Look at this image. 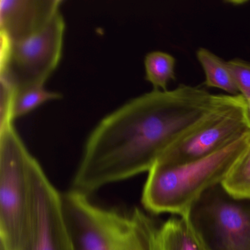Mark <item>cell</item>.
Here are the masks:
<instances>
[{"label":"cell","instance_id":"obj_1","mask_svg":"<svg viewBox=\"0 0 250 250\" xmlns=\"http://www.w3.org/2000/svg\"><path fill=\"white\" fill-rule=\"evenodd\" d=\"M241 95L213 94L181 84L153 90L106 115L86 140L73 181L88 194L112 183L149 172L164 153L244 102Z\"/></svg>","mask_w":250,"mask_h":250},{"label":"cell","instance_id":"obj_2","mask_svg":"<svg viewBox=\"0 0 250 250\" xmlns=\"http://www.w3.org/2000/svg\"><path fill=\"white\" fill-rule=\"evenodd\" d=\"M250 148V132L199 160L178 165L156 164L143 188V206L151 213L185 215L205 191L222 184Z\"/></svg>","mask_w":250,"mask_h":250},{"label":"cell","instance_id":"obj_3","mask_svg":"<svg viewBox=\"0 0 250 250\" xmlns=\"http://www.w3.org/2000/svg\"><path fill=\"white\" fill-rule=\"evenodd\" d=\"M74 250H159V229L150 216L104 208L71 189L62 194Z\"/></svg>","mask_w":250,"mask_h":250},{"label":"cell","instance_id":"obj_4","mask_svg":"<svg viewBox=\"0 0 250 250\" xmlns=\"http://www.w3.org/2000/svg\"><path fill=\"white\" fill-rule=\"evenodd\" d=\"M36 159L14 122L0 124L1 250H27L33 210V171Z\"/></svg>","mask_w":250,"mask_h":250},{"label":"cell","instance_id":"obj_5","mask_svg":"<svg viewBox=\"0 0 250 250\" xmlns=\"http://www.w3.org/2000/svg\"><path fill=\"white\" fill-rule=\"evenodd\" d=\"M65 21L61 13L43 30L14 43L1 41L0 80L17 92L43 87L61 61Z\"/></svg>","mask_w":250,"mask_h":250},{"label":"cell","instance_id":"obj_6","mask_svg":"<svg viewBox=\"0 0 250 250\" xmlns=\"http://www.w3.org/2000/svg\"><path fill=\"white\" fill-rule=\"evenodd\" d=\"M186 216L208 250H250V200L222 186L205 191Z\"/></svg>","mask_w":250,"mask_h":250},{"label":"cell","instance_id":"obj_7","mask_svg":"<svg viewBox=\"0 0 250 250\" xmlns=\"http://www.w3.org/2000/svg\"><path fill=\"white\" fill-rule=\"evenodd\" d=\"M33 210L27 250H74L62 194L36 161L33 171Z\"/></svg>","mask_w":250,"mask_h":250},{"label":"cell","instance_id":"obj_8","mask_svg":"<svg viewBox=\"0 0 250 250\" xmlns=\"http://www.w3.org/2000/svg\"><path fill=\"white\" fill-rule=\"evenodd\" d=\"M250 132V118L245 101L172 146L156 164L178 165L199 160L230 146Z\"/></svg>","mask_w":250,"mask_h":250},{"label":"cell","instance_id":"obj_9","mask_svg":"<svg viewBox=\"0 0 250 250\" xmlns=\"http://www.w3.org/2000/svg\"><path fill=\"white\" fill-rule=\"evenodd\" d=\"M60 0H1V41L14 43L40 32L61 13Z\"/></svg>","mask_w":250,"mask_h":250},{"label":"cell","instance_id":"obj_10","mask_svg":"<svg viewBox=\"0 0 250 250\" xmlns=\"http://www.w3.org/2000/svg\"><path fill=\"white\" fill-rule=\"evenodd\" d=\"M159 250H208L186 215L168 219L159 229Z\"/></svg>","mask_w":250,"mask_h":250},{"label":"cell","instance_id":"obj_11","mask_svg":"<svg viewBox=\"0 0 250 250\" xmlns=\"http://www.w3.org/2000/svg\"><path fill=\"white\" fill-rule=\"evenodd\" d=\"M196 56L206 75L205 85L220 89L231 96L240 95L228 67V61H223L203 47L197 49Z\"/></svg>","mask_w":250,"mask_h":250},{"label":"cell","instance_id":"obj_12","mask_svg":"<svg viewBox=\"0 0 250 250\" xmlns=\"http://www.w3.org/2000/svg\"><path fill=\"white\" fill-rule=\"evenodd\" d=\"M175 59L166 52L155 51L145 58L146 79L153 85V90H167L169 82L175 80Z\"/></svg>","mask_w":250,"mask_h":250},{"label":"cell","instance_id":"obj_13","mask_svg":"<svg viewBox=\"0 0 250 250\" xmlns=\"http://www.w3.org/2000/svg\"><path fill=\"white\" fill-rule=\"evenodd\" d=\"M62 98L58 92L49 91L44 87H32L17 92L13 101L11 115L13 119L21 118L39 107L45 102Z\"/></svg>","mask_w":250,"mask_h":250},{"label":"cell","instance_id":"obj_14","mask_svg":"<svg viewBox=\"0 0 250 250\" xmlns=\"http://www.w3.org/2000/svg\"><path fill=\"white\" fill-rule=\"evenodd\" d=\"M235 198L250 200V148L222 183Z\"/></svg>","mask_w":250,"mask_h":250},{"label":"cell","instance_id":"obj_15","mask_svg":"<svg viewBox=\"0 0 250 250\" xmlns=\"http://www.w3.org/2000/svg\"><path fill=\"white\" fill-rule=\"evenodd\" d=\"M239 94L246 101L250 99V62L235 58L228 61Z\"/></svg>","mask_w":250,"mask_h":250},{"label":"cell","instance_id":"obj_16","mask_svg":"<svg viewBox=\"0 0 250 250\" xmlns=\"http://www.w3.org/2000/svg\"><path fill=\"white\" fill-rule=\"evenodd\" d=\"M247 103V106H248V110H249V115H250V99H248V100L246 101Z\"/></svg>","mask_w":250,"mask_h":250}]
</instances>
